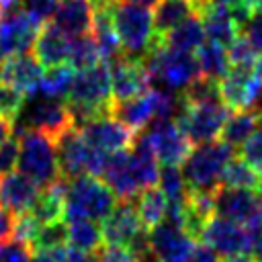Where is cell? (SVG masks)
Segmentation results:
<instances>
[{"mask_svg": "<svg viewBox=\"0 0 262 262\" xmlns=\"http://www.w3.org/2000/svg\"><path fill=\"white\" fill-rule=\"evenodd\" d=\"M254 262H262V256L260 258H254Z\"/></svg>", "mask_w": 262, "mask_h": 262, "instance_id": "cell-60", "label": "cell"}, {"mask_svg": "<svg viewBox=\"0 0 262 262\" xmlns=\"http://www.w3.org/2000/svg\"><path fill=\"white\" fill-rule=\"evenodd\" d=\"M223 262H254V258L250 254H242V256H231V258H223Z\"/></svg>", "mask_w": 262, "mask_h": 262, "instance_id": "cell-54", "label": "cell"}, {"mask_svg": "<svg viewBox=\"0 0 262 262\" xmlns=\"http://www.w3.org/2000/svg\"><path fill=\"white\" fill-rule=\"evenodd\" d=\"M10 135H12V121L0 117V143H2L6 137H10Z\"/></svg>", "mask_w": 262, "mask_h": 262, "instance_id": "cell-52", "label": "cell"}, {"mask_svg": "<svg viewBox=\"0 0 262 262\" xmlns=\"http://www.w3.org/2000/svg\"><path fill=\"white\" fill-rule=\"evenodd\" d=\"M258 72L262 74V57H260V63H258Z\"/></svg>", "mask_w": 262, "mask_h": 262, "instance_id": "cell-59", "label": "cell"}, {"mask_svg": "<svg viewBox=\"0 0 262 262\" xmlns=\"http://www.w3.org/2000/svg\"><path fill=\"white\" fill-rule=\"evenodd\" d=\"M227 57L231 68H242V70H258L260 63V53L244 33H239L237 39L227 47Z\"/></svg>", "mask_w": 262, "mask_h": 262, "instance_id": "cell-37", "label": "cell"}, {"mask_svg": "<svg viewBox=\"0 0 262 262\" xmlns=\"http://www.w3.org/2000/svg\"><path fill=\"white\" fill-rule=\"evenodd\" d=\"M201 242L209 246L221 258L250 254V242H248L246 227H242V223H235L223 217H211L207 221L201 233Z\"/></svg>", "mask_w": 262, "mask_h": 262, "instance_id": "cell-14", "label": "cell"}, {"mask_svg": "<svg viewBox=\"0 0 262 262\" xmlns=\"http://www.w3.org/2000/svg\"><path fill=\"white\" fill-rule=\"evenodd\" d=\"M205 39H207V37H205V29H203L201 14L194 12V14H190L188 18H184L178 27H174V29L162 39V43L168 45L170 49L192 53V51H196V49L205 43Z\"/></svg>", "mask_w": 262, "mask_h": 262, "instance_id": "cell-29", "label": "cell"}, {"mask_svg": "<svg viewBox=\"0 0 262 262\" xmlns=\"http://www.w3.org/2000/svg\"><path fill=\"white\" fill-rule=\"evenodd\" d=\"M237 2H242V0H207V4H213V6H225V8H231V6H235Z\"/></svg>", "mask_w": 262, "mask_h": 262, "instance_id": "cell-53", "label": "cell"}, {"mask_svg": "<svg viewBox=\"0 0 262 262\" xmlns=\"http://www.w3.org/2000/svg\"><path fill=\"white\" fill-rule=\"evenodd\" d=\"M151 149L162 164H182L190 154V139L182 133L174 119H156L143 129Z\"/></svg>", "mask_w": 262, "mask_h": 262, "instance_id": "cell-10", "label": "cell"}, {"mask_svg": "<svg viewBox=\"0 0 262 262\" xmlns=\"http://www.w3.org/2000/svg\"><path fill=\"white\" fill-rule=\"evenodd\" d=\"M117 205L115 192L92 174H82L68 180L63 199V221L92 219L104 221Z\"/></svg>", "mask_w": 262, "mask_h": 262, "instance_id": "cell-2", "label": "cell"}, {"mask_svg": "<svg viewBox=\"0 0 262 262\" xmlns=\"http://www.w3.org/2000/svg\"><path fill=\"white\" fill-rule=\"evenodd\" d=\"M33 262H68V248L66 246L35 248L33 250Z\"/></svg>", "mask_w": 262, "mask_h": 262, "instance_id": "cell-47", "label": "cell"}, {"mask_svg": "<svg viewBox=\"0 0 262 262\" xmlns=\"http://www.w3.org/2000/svg\"><path fill=\"white\" fill-rule=\"evenodd\" d=\"M0 262H33V246L18 237L0 239Z\"/></svg>", "mask_w": 262, "mask_h": 262, "instance_id": "cell-39", "label": "cell"}, {"mask_svg": "<svg viewBox=\"0 0 262 262\" xmlns=\"http://www.w3.org/2000/svg\"><path fill=\"white\" fill-rule=\"evenodd\" d=\"M66 186L68 180L66 178H57L55 182H51L49 186L41 188L33 207L29 209V213L43 225V223H51V221H61L63 219V199H66Z\"/></svg>", "mask_w": 262, "mask_h": 262, "instance_id": "cell-27", "label": "cell"}, {"mask_svg": "<svg viewBox=\"0 0 262 262\" xmlns=\"http://www.w3.org/2000/svg\"><path fill=\"white\" fill-rule=\"evenodd\" d=\"M111 115L117 121H121L123 125H127L131 131H135V133L143 131L151 121H156V106H154L151 88L145 94L135 96V98L113 100Z\"/></svg>", "mask_w": 262, "mask_h": 262, "instance_id": "cell-23", "label": "cell"}, {"mask_svg": "<svg viewBox=\"0 0 262 262\" xmlns=\"http://www.w3.org/2000/svg\"><path fill=\"white\" fill-rule=\"evenodd\" d=\"M39 31L41 25L18 6L0 12V59L16 53H29Z\"/></svg>", "mask_w": 262, "mask_h": 262, "instance_id": "cell-9", "label": "cell"}, {"mask_svg": "<svg viewBox=\"0 0 262 262\" xmlns=\"http://www.w3.org/2000/svg\"><path fill=\"white\" fill-rule=\"evenodd\" d=\"M135 209L139 213V219L143 223L145 229L156 227L158 223H162L166 219V211H168V201L164 196V192L156 186L143 188L135 199Z\"/></svg>", "mask_w": 262, "mask_h": 262, "instance_id": "cell-32", "label": "cell"}, {"mask_svg": "<svg viewBox=\"0 0 262 262\" xmlns=\"http://www.w3.org/2000/svg\"><path fill=\"white\" fill-rule=\"evenodd\" d=\"M68 242V223L61 221H51L43 223L33 239V250L35 248H55V246H66Z\"/></svg>", "mask_w": 262, "mask_h": 262, "instance_id": "cell-38", "label": "cell"}, {"mask_svg": "<svg viewBox=\"0 0 262 262\" xmlns=\"http://www.w3.org/2000/svg\"><path fill=\"white\" fill-rule=\"evenodd\" d=\"M68 223V242L72 248L94 252L102 246V225L92 219H76V221H66Z\"/></svg>", "mask_w": 262, "mask_h": 262, "instance_id": "cell-34", "label": "cell"}, {"mask_svg": "<svg viewBox=\"0 0 262 262\" xmlns=\"http://www.w3.org/2000/svg\"><path fill=\"white\" fill-rule=\"evenodd\" d=\"M39 227H41V223H39V221H37V219L27 211V213H20V215H16V217H14L12 235H14V237H18V239H23V242L33 244V239H35V235H37Z\"/></svg>", "mask_w": 262, "mask_h": 262, "instance_id": "cell-44", "label": "cell"}, {"mask_svg": "<svg viewBox=\"0 0 262 262\" xmlns=\"http://www.w3.org/2000/svg\"><path fill=\"white\" fill-rule=\"evenodd\" d=\"M39 190L41 188L25 174L8 172L0 176V209L10 213L12 217L27 213L33 207Z\"/></svg>", "mask_w": 262, "mask_h": 262, "instance_id": "cell-19", "label": "cell"}, {"mask_svg": "<svg viewBox=\"0 0 262 262\" xmlns=\"http://www.w3.org/2000/svg\"><path fill=\"white\" fill-rule=\"evenodd\" d=\"M199 14H201V20H203L205 37L211 43H217V45L227 49L237 39V35L242 33L239 27L235 25L233 16H231V10L225 8V6L207 4L199 10Z\"/></svg>", "mask_w": 262, "mask_h": 262, "instance_id": "cell-25", "label": "cell"}, {"mask_svg": "<svg viewBox=\"0 0 262 262\" xmlns=\"http://www.w3.org/2000/svg\"><path fill=\"white\" fill-rule=\"evenodd\" d=\"M129 164H131V172L135 176L139 190L156 186V182L160 178V166H158V158L151 149V143L143 131H139L131 143Z\"/></svg>", "mask_w": 262, "mask_h": 262, "instance_id": "cell-24", "label": "cell"}, {"mask_svg": "<svg viewBox=\"0 0 262 262\" xmlns=\"http://www.w3.org/2000/svg\"><path fill=\"white\" fill-rule=\"evenodd\" d=\"M258 14H262V10H260V12H258Z\"/></svg>", "mask_w": 262, "mask_h": 262, "instance_id": "cell-61", "label": "cell"}, {"mask_svg": "<svg viewBox=\"0 0 262 262\" xmlns=\"http://www.w3.org/2000/svg\"><path fill=\"white\" fill-rule=\"evenodd\" d=\"M246 233L250 242V256L260 258L262 256V209H258V213L248 221Z\"/></svg>", "mask_w": 262, "mask_h": 262, "instance_id": "cell-46", "label": "cell"}, {"mask_svg": "<svg viewBox=\"0 0 262 262\" xmlns=\"http://www.w3.org/2000/svg\"><path fill=\"white\" fill-rule=\"evenodd\" d=\"M18 4H20V0H0V12H4V10H10V8L18 6Z\"/></svg>", "mask_w": 262, "mask_h": 262, "instance_id": "cell-56", "label": "cell"}, {"mask_svg": "<svg viewBox=\"0 0 262 262\" xmlns=\"http://www.w3.org/2000/svg\"><path fill=\"white\" fill-rule=\"evenodd\" d=\"M233 158V147L221 137L209 143H201L182 162V176L188 192H215L221 186L223 170Z\"/></svg>", "mask_w": 262, "mask_h": 262, "instance_id": "cell-4", "label": "cell"}, {"mask_svg": "<svg viewBox=\"0 0 262 262\" xmlns=\"http://www.w3.org/2000/svg\"><path fill=\"white\" fill-rule=\"evenodd\" d=\"M100 61V53L96 47V41L92 37V33H84L78 37H70V57L68 63L78 72V70H86L92 68Z\"/></svg>", "mask_w": 262, "mask_h": 262, "instance_id": "cell-36", "label": "cell"}, {"mask_svg": "<svg viewBox=\"0 0 262 262\" xmlns=\"http://www.w3.org/2000/svg\"><path fill=\"white\" fill-rule=\"evenodd\" d=\"M100 178L115 192V196L121 199V201H131V199H135L141 192L137 182H135V176L131 172L129 151L127 149L108 154Z\"/></svg>", "mask_w": 262, "mask_h": 262, "instance_id": "cell-20", "label": "cell"}, {"mask_svg": "<svg viewBox=\"0 0 262 262\" xmlns=\"http://www.w3.org/2000/svg\"><path fill=\"white\" fill-rule=\"evenodd\" d=\"M260 182V172L248 164L242 156L239 158H231L223 170V178L221 184L223 186H233V188H258Z\"/></svg>", "mask_w": 262, "mask_h": 262, "instance_id": "cell-35", "label": "cell"}, {"mask_svg": "<svg viewBox=\"0 0 262 262\" xmlns=\"http://www.w3.org/2000/svg\"><path fill=\"white\" fill-rule=\"evenodd\" d=\"M18 137V170L27 178H31L39 188L49 186L59 174V164H57V149H55V139L41 131H20L14 133Z\"/></svg>", "mask_w": 262, "mask_h": 262, "instance_id": "cell-6", "label": "cell"}, {"mask_svg": "<svg viewBox=\"0 0 262 262\" xmlns=\"http://www.w3.org/2000/svg\"><path fill=\"white\" fill-rule=\"evenodd\" d=\"M246 37H248V41L256 47V51L260 53V57H262V14H254V18L246 25V29L242 31Z\"/></svg>", "mask_w": 262, "mask_h": 262, "instance_id": "cell-48", "label": "cell"}, {"mask_svg": "<svg viewBox=\"0 0 262 262\" xmlns=\"http://www.w3.org/2000/svg\"><path fill=\"white\" fill-rule=\"evenodd\" d=\"M33 55L45 68L68 63V57H70V37L63 31H59L53 23H45L41 27L37 39H35Z\"/></svg>", "mask_w": 262, "mask_h": 262, "instance_id": "cell-22", "label": "cell"}, {"mask_svg": "<svg viewBox=\"0 0 262 262\" xmlns=\"http://www.w3.org/2000/svg\"><path fill=\"white\" fill-rule=\"evenodd\" d=\"M12 225H14V217L0 209V239L8 237L12 233Z\"/></svg>", "mask_w": 262, "mask_h": 262, "instance_id": "cell-51", "label": "cell"}, {"mask_svg": "<svg viewBox=\"0 0 262 262\" xmlns=\"http://www.w3.org/2000/svg\"><path fill=\"white\" fill-rule=\"evenodd\" d=\"M74 76H76V70L70 63L47 68V72L41 74L39 92L37 94H43L47 98L63 100V98H68V92H70L72 82H74Z\"/></svg>", "mask_w": 262, "mask_h": 262, "instance_id": "cell-33", "label": "cell"}, {"mask_svg": "<svg viewBox=\"0 0 262 262\" xmlns=\"http://www.w3.org/2000/svg\"><path fill=\"white\" fill-rule=\"evenodd\" d=\"M196 61H199V68H201V76L207 78V80H213V82H221L231 66H229V57H227V49L217 45V43H203L199 49H196Z\"/></svg>", "mask_w": 262, "mask_h": 262, "instance_id": "cell-31", "label": "cell"}, {"mask_svg": "<svg viewBox=\"0 0 262 262\" xmlns=\"http://www.w3.org/2000/svg\"><path fill=\"white\" fill-rule=\"evenodd\" d=\"M96 254L100 262H139V256L131 248L119 244H104L96 250Z\"/></svg>", "mask_w": 262, "mask_h": 262, "instance_id": "cell-43", "label": "cell"}, {"mask_svg": "<svg viewBox=\"0 0 262 262\" xmlns=\"http://www.w3.org/2000/svg\"><path fill=\"white\" fill-rule=\"evenodd\" d=\"M41 63L31 53H16L6 59H0V80L16 88L25 98H31L39 92Z\"/></svg>", "mask_w": 262, "mask_h": 262, "instance_id": "cell-17", "label": "cell"}, {"mask_svg": "<svg viewBox=\"0 0 262 262\" xmlns=\"http://www.w3.org/2000/svg\"><path fill=\"white\" fill-rule=\"evenodd\" d=\"M141 61L151 82H158L162 88H168L174 92H182L201 76V68L194 53L170 49L168 45L156 39Z\"/></svg>", "mask_w": 262, "mask_h": 262, "instance_id": "cell-3", "label": "cell"}, {"mask_svg": "<svg viewBox=\"0 0 262 262\" xmlns=\"http://www.w3.org/2000/svg\"><path fill=\"white\" fill-rule=\"evenodd\" d=\"M68 262H100L96 252H86L78 248H68Z\"/></svg>", "mask_w": 262, "mask_h": 262, "instance_id": "cell-50", "label": "cell"}, {"mask_svg": "<svg viewBox=\"0 0 262 262\" xmlns=\"http://www.w3.org/2000/svg\"><path fill=\"white\" fill-rule=\"evenodd\" d=\"M108 70H111L113 100H127L141 96L151 86V78L141 59H131L123 53L117 59L108 61Z\"/></svg>", "mask_w": 262, "mask_h": 262, "instance_id": "cell-15", "label": "cell"}, {"mask_svg": "<svg viewBox=\"0 0 262 262\" xmlns=\"http://www.w3.org/2000/svg\"><path fill=\"white\" fill-rule=\"evenodd\" d=\"M229 117V108L221 98L205 100V102H184L180 115L174 119L182 133L190 139V143H209L221 137L225 121Z\"/></svg>", "mask_w": 262, "mask_h": 262, "instance_id": "cell-8", "label": "cell"}, {"mask_svg": "<svg viewBox=\"0 0 262 262\" xmlns=\"http://www.w3.org/2000/svg\"><path fill=\"white\" fill-rule=\"evenodd\" d=\"M92 37L96 41L98 53L102 61H113L119 55H123V47L121 41L117 37V31L113 27L111 14H108V2L94 6V20H92Z\"/></svg>", "mask_w": 262, "mask_h": 262, "instance_id": "cell-26", "label": "cell"}, {"mask_svg": "<svg viewBox=\"0 0 262 262\" xmlns=\"http://www.w3.org/2000/svg\"><path fill=\"white\" fill-rule=\"evenodd\" d=\"M25 94H20L16 88L8 86L6 82L0 80V117L2 119H8V121H14L25 104Z\"/></svg>", "mask_w": 262, "mask_h": 262, "instance_id": "cell-40", "label": "cell"}, {"mask_svg": "<svg viewBox=\"0 0 262 262\" xmlns=\"http://www.w3.org/2000/svg\"><path fill=\"white\" fill-rule=\"evenodd\" d=\"M18 162V137L10 135L0 143V176L12 172Z\"/></svg>", "mask_w": 262, "mask_h": 262, "instance_id": "cell-45", "label": "cell"}, {"mask_svg": "<svg viewBox=\"0 0 262 262\" xmlns=\"http://www.w3.org/2000/svg\"><path fill=\"white\" fill-rule=\"evenodd\" d=\"M262 123V113L256 108H244V111H233L229 113L225 127L221 131V139L229 143L231 147L242 145Z\"/></svg>", "mask_w": 262, "mask_h": 262, "instance_id": "cell-30", "label": "cell"}, {"mask_svg": "<svg viewBox=\"0 0 262 262\" xmlns=\"http://www.w3.org/2000/svg\"><path fill=\"white\" fill-rule=\"evenodd\" d=\"M57 4L59 0H20V8L41 27L53 18Z\"/></svg>", "mask_w": 262, "mask_h": 262, "instance_id": "cell-41", "label": "cell"}, {"mask_svg": "<svg viewBox=\"0 0 262 262\" xmlns=\"http://www.w3.org/2000/svg\"><path fill=\"white\" fill-rule=\"evenodd\" d=\"M108 14L123 53L131 59H143L147 49L154 45V12L147 6L111 0Z\"/></svg>", "mask_w": 262, "mask_h": 262, "instance_id": "cell-5", "label": "cell"}, {"mask_svg": "<svg viewBox=\"0 0 262 262\" xmlns=\"http://www.w3.org/2000/svg\"><path fill=\"white\" fill-rule=\"evenodd\" d=\"M143 223L139 219V213L135 209L133 199L121 201L115 205L111 215L102 221V237L104 244H119V246H131L133 239L143 231Z\"/></svg>", "mask_w": 262, "mask_h": 262, "instance_id": "cell-18", "label": "cell"}, {"mask_svg": "<svg viewBox=\"0 0 262 262\" xmlns=\"http://www.w3.org/2000/svg\"><path fill=\"white\" fill-rule=\"evenodd\" d=\"M258 196H260V203H262V170H260V182H258Z\"/></svg>", "mask_w": 262, "mask_h": 262, "instance_id": "cell-58", "label": "cell"}, {"mask_svg": "<svg viewBox=\"0 0 262 262\" xmlns=\"http://www.w3.org/2000/svg\"><path fill=\"white\" fill-rule=\"evenodd\" d=\"M78 131L82 133V137L88 145L102 149V151H108V154L129 149L135 135H137L127 125L117 121L113 115L90 119V121L78 125Z\"/></svg>", "mask_w": 262, "mask_h": 262, "instance_id": "cell-13", "label": "cell"}, {"mask_svg": "<svg viewBox=\"0 0 262 262\" xmlns=\"http://www.w3.org/2000/svg\"><path fill=\"white\" fill-rule=\"evenodd\" d=\"M92 20H94L92 0H59L55 14L49 23H53L68 37H78L92 31Z\"/></svg>", "mask_w": 262, "mask_h": 262, "instance_id": "cell-21", "label": "cell"}, {"mask_svg": "<svg viewBox=\"0 0 262 262\" xmlns=\"http://www.w3.org/2000/svg\"><path fill=\"white\" fill-rule=\"evenodd\" d=\"M239 156H242L248 164H252L258 172L262 170V123H260L258 129L242 143Z\"/></svg>", "mask_w": 262, "mask_h": 262, "instance_id": "cell-42", "label": "cell"}, {"mask_svg": "<svg viewBox=\"0 0 262 262\" xmlns=\"http://www.w3.org/2000/svg\"><path fill=\"white\" fill-rule=\"evenodd\" d=\"M66 102H68V108L72 113L76 127L90 119L111 115L113 88H111L108 63L98 61L92 68L78 70Z\"/></svg>", "mask_w": 262, "mask_h": 262, "instance_id": "cell-1", "label": "cell"}, {"mask_svg": "<svg viewBox=\"0 0 262 262\" xmlns=\"http://www.w3.org/2000/svg\"><path fill=\"white\" fill-rule=\"evenodd\" d=\"M121 2H131V4H139V6H147V8H154L160 0H121Z\"/></svg>", "mask_w": 262, "mask_h": 262, "instance_id": "cell-55", "label": "cell"}, {"mask_svg": "<svg viewBox=\"0 0 262 262\" xmlns=\"http://www.w3.org/2000/svg\"><path fill=\"white\" fill-rule=\"evenodd\" d=\"M192 4H194V8H196V12L203 8V6H207V0H190Z\"/></svg>", "mask_w": 262, "mask_h": 262, "instance_id": "cell-57", "label": "cell"}, {"mask_svg": "<svg viewBox=\"0 0 262 262\" xmlns=\"http://www.w3.org/2000/svg\"><path fill=\"white\" fill-rule=\"evenodd\" d=\"M215 213L217 217L248 223L260 209V196L252 188H233V186H219L213 192Z\"/></svg>", "mask_w": 262, "mask_h": 262, "instance_id": "cell-16", "label": "cell"}, {"mask_svg": "<svg viewBox=\"0 0 262 262\" xmlns=\"http://www.w3.org/2000/svg\"><path fill=\"white\" fill-rule=\"evenodd\" d=\"M154 39L162 41L174 27L196 12L190 0H160L154 6Z\"/></svg>", "mask_w": 262, "mask_h": 262, "instance_id": "cell-28", "label": "cell"}, {"mask_svg": "<svg viewBox=\"0 0 262 262\" xmlns=\"http://www.w3.org/2000/svg\"><path fill=\"white\" fill-rule=\"evenodd\" d=\"M186 262H219V256L209 246L201 244V246H194V250H192V254L188 256Z\"/></svg>", "mask_w": 262, "mask_h": 262, "instance_id": "cell-49", "label": "cell"}, {"mask_svg": "<svg viewBox=\"0 0 262 262\" xmlns=\"http://www.w3.org/2000/svg\"><path fill=\"white\" fill-rule=\"evenodd\" d=\"M194 246V237L174 221L164 219L149 229V252L158 262H186Z\"/></svg>", "mask_w": 262, "mask_h": 262, "instance_id": "cell-12", "label": "cell"}, {"mask_svg": "<svg viewBox=\"0 0 262 262\" xmlns=\"http://www.w3.org/2000/svg\"><path fill=\"white\" fill-rule=\"evenodd\" d=\"M219 96L231 111L254 108L262 100V74L258 70L231 68L219 82Z\"/></svg>", "mask_w": 262, "mask_h": 262, "instance_id": "cell-11", "label": "cell"}, {"mask_svg": "<svg viewBox=\"0 0 262 262\" xmlns=\"http://www.w3.org/2000/svg\"><path fill=\"white\" fill-rule=\"evenodd\" d=\"M70 127H74V119L68 108V102L57 98H47L43 94H35L27 98L18 117L12 121L14 133L31 129V131H41L51 139H57Z\"/></svg>", "mask_w": 262, "mask_h": 262, "instance_id": "cell-7", "label": "cell"}]
</instances>
